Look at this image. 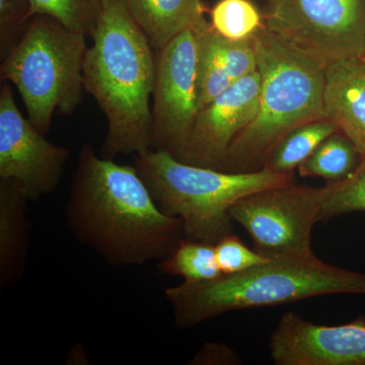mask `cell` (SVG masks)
Wrapping results in <instances>:
<instances>
[{"label":"cell","instance_id":"16","mask_svg":"<svg viewBox=\"0 0 365 365\" xmlns=\"http://www.w3.org/2000/svg\"><path fill=\"white\" fill-rule=\"evenodd\" d=\"M362 158L352 141L341 131L327 137L317 150L299 165L302 177L323 178L328 182H339L352 175Z\"/></svg>","mask_w":365,"mask_h":365},{"label":"cell","instance_id":"17","mask_svg":"<svg viewBox=\"0 0 365 365\" xmlns=\"http://www.w3.org/2000/svg\"><path fill=\"white\" fill-rule=\"evenodd\" d=\"M339 131L332 120L323 119L302 125L276 144L263 168L282 174H292L324 140Z\"/></svg>","mask_w":365,"mask_h":365},{"label":"cell","instance_id":"7","mask_svg":"<svg viewBox=\"0 0 365 365\" xmlns=\"http://www.w3.org/2000/svg\"><path fill=\"white\" fill-rule=\"evenodd\" d=\"M265 26L326 67L365 55V0H266Z\"/></svg>","mask_w":365,"mask_h":365},{"label":"cell","instance_id":"25","mask_svg":"<svg viewBox=\"0 0 365 365\" xmlns=\"http://www.w3.org/2000/svg\"><path fill=\"white\" fill-rule=\"evenodd\" d=\"M29 0H0V45L2 57L16 43L18 33L31 19Z\"/></svg>","mask_w":365,"mask_h":365},{"label":"cell","instance_id":"12","mask_svg":"<svg viewBox=\"0 0 365 365\" xmlns=\"http://www.w3.org/2000/svg\"><path fill=\"white\" fill-rule=\"evenodd\" d=\"M261 76L258 69L237 79L220 97L201 109L181 160L217 170L228 146L259 113Z\"/></svg>","mask_w":365,"mask_h":365},{"label":"cell","instance_id":"20","mask_svg":"<svg viewBox=\"0 0 365 365\" xmlns=\"http://www.w3.org/2000/svg\"><path fill=\"white\" fill-rule=\"evenodd\" d=\"M31 18L46 16L91 37L102 11L103 0H29Z\"/></svg>","mask_w":365,"mask_h":365},{"label":"cell","instance_id":"15","mask_svg":"<svg viewBox=\"0 0 365 365\" xmlns=\"http://www.w3.org/2000/svg\"><path fill=\"white\" fill-rule=\"evenodd\" d=\"M204 0H125L155 51L189 29L205 24Z\"/></svg>","mask_w":365,"mask_h":365},{"label":"cell","instance_id":"22","mask_svg":"<svg viewBox=\"0 0 365 365\" xmlns=\"http://www.w3.org/2000/svg\"><path fill=\"white\" fill-rule=\"evenodd\" d=\"M210 18L213 30L232 40L253 37L263 26L258 9L250 0H220Z\"/></svg>","mask_w":365,"mask_h":365},{"label":"cell","instance_id":"23","mask_svg":"<svg viewBox=\"0 0 365 365\" xmlns=\"http://www.w3.org/2000/svg\"><path fill=\"white\" fill-rule=\"evenodd\" d=\"M198 38V37H197ZM235 81L198 40L199 111L220 97Z\"/></svg>","mask_w":365,"mask_h":365},{"label":"cell","instance_id":"27","mask_svg":"<svg viewBox=\"0 0 365 365\" xmlns=\"http://www.w3.org/2000/svg\"><path fill=\"white\" fill-rule=\"evenodd\" d=\"M69 364H88V359L86 357V352L83 345L78 344L72 347L69 351L68 359Z\"/></svg>","mask_w":365,"mask_h":365},{"label":"cell","instance_id":"13","mask_svg":"<svg viewBox=\"0 0 365 365\" xmlns=\"http://www.w3.org/2000/svg\"><path fill=\"white\" fill-rule=\"evenodd\" d=\"M326 116L365 160V55L326 67Z\"/></svg>","mask_w":365,"mask_h":365},{"label":"cell","instance_id":"9","mask_svg":"<svg viewBox=\"0 0 365 365\" xmlns=\"http://www.w3.org/2000/svg\"><path fill=\"white\" fill-rule=\"evenodd\" d=\"M155 66L151 148L180 160L199 112L195 30L184 31L158 50Z\"/></svg>","mask_w":365,"mask_h":365},{"label":"cell","instance_id":"3","mask_svg":"<svg viewBox=\"0 0 365 365\" xmlns=\"http://www.w3.org/2000/svg\"><path fill=\"white\" fill-rule=\"evenodd\" d=\"M335 294H365V274L330 265L314 254L273 257L240 273L165 292L175 324L184 330L230 312Z\"/></svg>","mask_w":365,"mask_h":365},{"label":"cell","instance_id":"14","mask_svg":"<svg viewBox=\"0 0 365 365\" xmlns=\"http://www.w3.org/2000/svg\"><path fill=\"white\" fill-rule=\"evenodd\" d=\"M28 199L13 181L0 180V287H11L25 272L29 250Z\"/></svg>","mask_w":365,"mask_h":365},{"label":"cell","instance_id":"8","mask_svg":"<svg viewBox=\"0 0 365 365\" xmlns=\"http://www.w3.org/2000/svg\"><path fill=\"white\" fill-rule=\"evenodd\" d=\"M322 188L288 182L242 197L230 207V218L267 258L314 254L312 232L321 222Z\"/></svg>","mask_w":365,"mask_h":365},{"label":"cell","instance_id":"4","mask_svg":"<svg viewBox=\"0 0 365 365\" xmlns=\"http://www.w3.org/2000/svg\"><path fill=\"white\" fill-rule=\"evenodd\" d=\"M261 76L260 107L223 155L217 170H260L268 155L290 131L327 119L326 66L263 25L253 36Z\"/></svg>","mask_w":365,"mask_h":365},{"label":"cell","instance_id":"24","mask_svg":"<svg viewBox=\"0 0 365 365\" xmlns=\"http://www.w3.org/2000/svg\"><path fill=\"white\" fill-rule=\"evenodd\" d=\"M216 259L223 275L248 270L265 263L269 259L246 246L234 234L227 235L215 245Z\"/></svg>","mask_w":365,"mask_h":365},{"label":"cell","instance_id":"1","mask_svg":"<svg viewBox=\"0 0 365 365\" xmlns=\"http://www.w3.org/2000/svg\"><path fill=\"white\" fill-rule=\"evenodd\" d=\"M66 220L78 242L117 267L162 261L184 235L181 220L160 210L134 165L102 158L90 144L78 155Z\"/></svg>","mask_w":365,"mask_h":365},{"label":"cell","instance_id":"10","mask_svg":"<svg viewBox=\"0 0 365 365\" xmlns=\"http://www.w3.org/2000/svg\"><path fill=\"white\" fill-rule=\"evenodd\" d=\"M71 150L48 141L19 110L9 83L0 90V180L13 181L29 201L59 186Z\"/></svg>","mask_w":365,"mask_h":365},{"label":"cell","instance_id":"11","mask_svg":"<svg viewBox=\"0 0 365 365\" xmlns=\"http://www.w3.org/2000/svg\"><path fill=\"white\" fill-rule=\"evenodd\" d=\"M269 346L276 365H365V317L325 326L289 312L281 317Z\"/></svg>","mask_w":365,"mask_h":365},{"label":"cell","instance_id":"18","mask_svg":"<svg viewBox=\"0 0 365 365\" xmlns=\"http://www.w3.org/2000/svg\"><path fill=\"white\" fill-rule=\"evenodd\" d=\"M158 272L181 276L184 282L215 280L223 274L216 259L215 245L182 239L176 248L158 265Z\"/></svg>","mask_w":365,"mask_h":365},{"label":"cell","instance_id":"5","mask_svg":"<svg viewBox=\"0 0 365 365\" xmlns=\"http://www.w3.org/2000/svg\"><path fill=\"white\" fill-rule=\"evenodd\" d=\"M134 167L165 215L181 220L187 239L215 245L234 234L230 207L242 197L292 182V174L262 168L228 173L182 163L167 151L134 155Z\"/></svg>","mask_w":365,"mask_h":365},{"label":"cell","instance_id":"21","mask_svg":"<svg viewBox=\"0 0 365 365\" xmlns=\"http://www.w3.org/2000/svg\"><path fill=\"white\" fill-rule=\"evenodd\" d=\"M352 212H365V160L349 177L322 188L321 222Z\"/></svg>","mask_w":365,"mask_h":365},{"label":"cell","instance_id":"26","mask_svg":"<svg viewBox=\"0 0 365 365\" xmlns=\"http://www.w3.org/2000/svg\"><path fill=\"white\" fill-rule=\"evenodd\" d=\"M241 359L230 346L222 343H206L190 360L192 365H237Z\"/></svg>","mask_w":365,"mask_h":365},{"label":"cell","instance_id":"19","mask_svg":"<svg viewBox=\"0 0 365 365\" xmlns=\"http://www.w3.org/2000/svg\"><path fill=\"white\" fill-rule=\"evenodd\" d=\"M200 44L204 46L234 81L245 78L257 71V55L253 37L232 40L213 30L206 21L194 29Z\"/></svg>","mask_w":365,"mask_h":365},{"label":"cell","instance_id":"6","mask_svg":"<svg viewBox=\"0 0 365 365\" xmlns=\"http://www.w3.org/2000/svg\"><path fill=\"white\" fill-rule=\"evenodd\" d=\"M86 49L85 34L35 16L2 57L1 81L16 86L28 119L44 135L55 113L71 115L81 104Z\"/></svg>","mask_w":365,"mask_h":365},{"label":"cell","instance_id":"2","mask_svg":"<svg viewBox=\"0 0 365 365\" xmlns=\"http://www.w3.org/2000/svg\"><path fill=\"white\" fill-rule=\"evenodd\" d=\"M91 37L93 44L83 61V86L108 122L101 157L114 160L150 150L155 49L125 0H103Z\"/></svg>","mask_w":365,"mask_h":365}]
</instances>
